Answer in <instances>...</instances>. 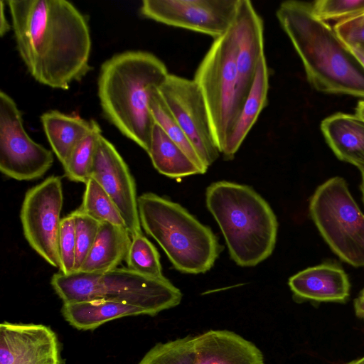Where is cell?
<instances>
[{
	"label": "cell",
	"mask_w": 364,
	"mask_h": 364,
	"mask_svg": "<svg viewBox=\"0 0 364 364\" xmlns=\"http://www.w3.org/2000/svg\"><path fill=\"white\" fill-rule=\"evenodd\" d=\"M18 53L38 82L67 90L92 70L90 27L66 0H9Z\"/></svg>",
	"instance_id": "6da1fadb"
},
{
	"label": "cell",
	"mask_w": 364,
	"mask_h": 364,
	"mask_svg": "<svg viewBox=\"0 0 364 364\" xmlns=\"http://www.w3.org/2000/svg\"><path fill=\"white\" fill-rule=\"evenodd\" d=\"M276 16L316 91L364 99V68L334 28L316 17L311 2L283 1Z\"/></svg>",
	"instance_id": "7a4b0ae2"
},
{
	"label": "cell",
	"mask_w": 364,
	"mask_h": 364,
	"mask_svg": "<svg viewBox=\"0 0 364 364\" xmlns=\"http://www.w3.org/2000/svg\"><path fill=\"white\" fill-rule=\"evenodd\" d=\"M168 74L161 59L142 50L115 54L100 68L97 94L103 115L146 153L154 124L151 95Z\"/></svg>",
	"instance_id": "3957f363"
},
{
	"label": "cell",
	"mask_w": 364,
	"mask_h": 364,
	"mask_svg": "<svg viewBox=\"0 0 364 364\" xmlns=\"http://www.w3.org/2000/svg\"><path fill=\"white\" fill-rule=\"evenodd\" d=\"M205 203L237 265L256 266L272 254L277 219L269 203L254 189L234 182L216 181L206 189Z\"/></svg>",
	"instance_id": "277c9868"
},
{
	"label": "cell",
	"mask_w": 364,
	"mask_h": 364,
	"mask_svg": "<svg viewBox=\"0 0 364 364\" xmlns=\"http://www.w3.org/2000/svg\"><path fill=\"white\" fill-rule=\"evenodd\" d=\"M141 228L163 249L173 267L200 274L214 265L223 246L211 229L185 208L154 193L138 197Z\"/></svg>",
	"instance_id": "5b68a950"
},
{
	"label": "cell",
	"mask_w": 364,
	"mask_h": 364,
	"mask_svg": "<svg viewBox=\"0 0 364 364\" xmlns=\"http://www.w3.org/2000/svg\"><path fill=\"white\" fill-rule=\"evenodd\" d=\"M50 284L63 303L107 300L142 309L155 316L180 304L183 294L167 278L151 277L128 267L103 272L55 273Z\"/></svg>",
	"instance_id": "8992f818"
},
{
	"label": "cell",
	"mask_w": 364,
	"mask_h": 364,
	"mask_svg": "<svg viewBox=\"0 0 364 364\" xmlns=\"http://www.w3.org/2000/svg\"><path fill=\"white\" fill-rule=\"evenodd\" d=\"M309 210L331 250L348 264L364 267V214L345 179L334 176L318 186Z\"/></svg>",
	"instance_id": "52a82bcc"
},
{
	"label": "cell",
	"mask_w": 364,
	"mask_h": 364,
	"mask_svg": "<svg viewBox=\"0 0 364 364\" xmlns=\"http://www.w3.org/2000/svg\"><path fill=\"white\" fill-rule=\"evenodd\" d=\"M237 43L234 26L214 39L193 80L204 98L220 153L234 125Z\"/></svg>",
	"instance_id": "ba28073f"
},
{
	"label": "cell",
	"mask_w": 364,
	"mask_h": 364,
	"mask_svg": "<svg viewBox=\"0 0 364 364\" xmlns=\"http://www.w3.org/2000/svg\"><path fill=\"white\" fill-rule=\"evenodd\" d=\"M63 205L61 178L50 176L26 191L20 210L26 241L46 262L59 269L58 240Z\"/></svg>",
	"instance_id": "9c48e42d"
},
{
	"label": "cell",
	"mask_w": 364,
	"mask_h": 364,
	"mask_svg": "<svg viewBox=\"0 0 364 364\" xmlns=\"http://www.w3.org/2000/svg\"><path fill=\"white\" fill-rule=\"evenodd\" d=\"M53 152L26 132L22 114L14 99L0 92V171L17 181L41 178L52 166Z\"/></svg>",
	"instance_id": "30bf717a"
},
{
	"label": "cell",
	"mask_w": 364,
	"mask_h": 364,
	"mask_svg": "<svg viewBox=\"0 0 364 364\" xmlns=\"http://www.w3.org/2000/svg\"><path fill=\"white\" fill-rule=\"evenodd\" d=\"M159 91L204 166L219 157L209 113L195 80L168 74Z\"/></svg>",
	"instance_id": "8fae6325"
},
{
	"label": "cell",
	"mask_w": 364,
	"mask_h": 364,
	"mask_svg": "<svg viewBox=\"0 0 364 364\" xmlns=\"http://www.w3.org/2000/svg\"><path fill=\"white\" fill-rule=\"evenodd\" d=\"M240 0H144V18L216 39L232 26Z\"/></svg>",
	"instance_id": "7c38bea8"
},
{
	"label": "cell",
	"mask_w": 364,
	"mask_h": 364,
	"mask_svg": "<svg viewBox=\"0 0 364 364\" xmlns=\"http://www.w3.org/2000/svg\"><path fill=\"white\" fill-rule=\"evenodd\" d=\"M90 177L112 199L131 236L142 233L134 178L115 146L102 135L98 141Z\"/></svg>",
	"instance_id": "4fadbf2b"
},
{
	"label": "cell",
	"mask_w": 364,
	"mask_h": 364,
	"mask_svg": "<svg viewBox=\"0 0 364 364\" xmlns=\"http://www.w3.org/2000/svg\"><path fill=\"white\" fill-rule=\"evenodd\" d=\"M0 364H62L57 335L43 324L1 323Z\"/></svg>",
	"instance_id": "5bb4252c"
},
{
	"label": "cell",
	"mask_w": 364,
	"mask_h": 364,
	"mask_svg": "<svg viewBox=\"0 0 364 364\" xmlns=\"http://www.w3.org/2000/svg\"><path fill=\"white\" fill-rule=\"evenodd\" d=\"M233 26L237 43L235 124L252 88L259 59L264 55V23L250 0H240Z\"/></svg>",
	"instance_id": "9a60e30c"
},
{
	"label": "cell",
	"mask_w": 364,
	"mask_h": 364,
	"mask_svg": "<svg viewBox=\"0 0 364 364\" xmlns=\"http://www.w3.org/2000/svg\"><path fill=\"white\" fill-rule=\"evenodd\" d=\"M191 364H264L261 350L252 342L228 330H210L193 336Z\"/></svg>",
	"instance_id": "2e32d148"
},
{
	"label": "cell",
	"mask_w": 364,
	"mask_h": 364,
	"mask_svg": "<svg viewBox=\"0 0 364 364\" xmlns=\"http://www.w3.org/2000/svg\"><path fill=\"white\" fill-rule=\"evenodd\" d=\"M294 297L318 302H345L350 296V284L344 269L338 264L323 262L308 267L289 279Z\"/></svg>",
	"instance_id": "e0dca14e"
},
{
	"label": "cell",
	"mask_w": 364,
	"mask_h": 364,
	"mask_svg": "<svg viewBox=\"0 0 364 364\" xmlns=\"http://www.w3.org/2000/svg\"><path fill=\"white\" fill-rule=\"evenodd\" d=\"M321 130L339 160L364 168V121L360 117L337 112L322 120Z\"/></svg>",
	"instance_id": "ac0fdd59"
},
{
	"label": "cell",
	"mask_w": 364,
	"mask_h": 364,
	"mask_svg": "<svg viewBox=\"0 0 364 364\" xmlns=\"http://www.w3.org/2000/svg\"><path fill=\"white\" fill-rule=\"evenodd\" d=\"M269 70L265 55L259 59L254 82L221 154L232 160L267 103Z\"/></svg>",
	"instance_id": "d6986e66"
},
{
	"label": "cell",
	"mask_w": 364,
	"mask_h": 364,
	"mask_svg": "<svg viewBox=\"0 0 364 364\" xmlns=\"http://www.w3.org/2000/svg\"><path fill=\"white\" fill-rule=\"evenodd\" d=\"M131 242V234L125 227L102 223L79 271L103 273L117 268L125 260Z\"/></svg>",
	"instance_id": "ffe728a7"
},
{
	"label": "cell",
	"mask_w": 364,
	"mask_h": 364,
	"mask_svg": "<svg viewBox=\"0 0 364 364\" xmlns=\"http://www.w3.org/2000/svg\"><path fill=\"white\" fill-rule=\"evenodd\" d=\"M61 312L65 319L78 330H94L112 320L129 316L146 315L141 308L107 300L63 303Z\"/></svg>",
	"instance_id": "44dd1931"
},
{
	"label": "cell",
	"mask_w": 364,
	"mask_h": 364,
	"mask_svg": "<svg viewBox=\"0 0 364 364\" xmlns=\"http://www.w3.org/2000/svg\"><path fill=\"white\" fill-rule=\"evenodd\" d=\"M41 122L52 151L63 166L92 124V119L86 120L77 114H68L55 109L44 112L41 116Z\"/></svg>",
	"instance_id": "7402d4cb"
},
{
	"label": "cell",
	"mask_w": 364,
	"mask_h": 364,
	"mask_svg": "<svg viewBox=\"0 0 364 364\" xmlns=\"http://www.w3.org/2000/svg\"><path fill=\"white\" fill-rule=\"evenodd\" d=\"M147 154L154 167L166 176L178 178L203 174L183 150L155 122Z\"/></svg>",
	"instance_id": "603a6c76"
},
{
	"label": "cell",
	"mask_w": 364,
	"mask_h": 364,
	"mask_svg": "<svg viewBox=\"0 0 364 364\" xmlns=\"http://www.w3.org/2000/svg\"><path fill=\"white\" fill-rule=\"evenodd\" d=\"M102 135L99 124L92 119L90 130L75 146L63 166L67 178L84 183L87 181L91 176L98 141Z\"/></svg>",
	"instance_id": "cb8c5ba5"
},
{
	"label": "cell",
	"mask_w": 364,
	"mask_h": 364,
	"mask_svg": "<svg viewBox=\"0 0 364 364\" xmlns=\"http://www.w3.org/2000/svg\"><path fill=\"white\" fill-rule=\"evenodd\" d=\"M149 107L154 122L183 150L200 168L202 173H205L208 168L204 166L190 141L168 108L159 91V88H155L152 91Z\"/></svg>",
	"instance_id": "d4e9b609"
},
{
	"label": "cell",
	"mask_w": 364,
	"mask_h": 364,
	"mask_svg": "<svg viewBox=\"0 0 364 364\" xmlns=\"http://www.w3.org/2000/svg\"><path fill=\"white\" fill-rule=\"evenodd\" d=\"M85 184L82 203L78 208L100 223L126 228L117 205L102 186L92 177Z\"/></svg>",
	"instance_id": "484cf974"
},
{
	"label": "cell",
	"mask_w": 364,
	"mask_h": 364,
	"mask_svg": "<svg viewBox=\"0 0 364 364\" xmlns=\"http://www.w3.org/2000/svg\"><path fill=\"white\" fill-rule=\"evenodd\" d=\"M125 261L127 267L154 278H164L159 254L154 245L142 233L132 236Z\"/></svg>",
	"instance_id": "4316f807"
},
{
	"label": "cell",
	"mask_w": 364,
	"mask_h": 364,
	"mask_svg": "<svg viewBox=\"0 0 364 364\" xmlns=\"http://www.w3.org/2000/svg\"><path fill=\"white\" fill-rule=\"evenodd\" d=\"M193 355V336H187L156 344L139 364H191Z\"/></svg>",
	"instance_id": "83f0119b"
},
{
	"label": "cell",
	"mask_w": 364,
	"mask_h": 364,
	"mask_svg": "<svg viewBox=\"0 0 364 364\" xmlns=\"http://www.w3.org/2000/svg\"><path fill=\"white\" fill-rule=\"evenodd\" d=\"M75 219L76 256L75 271H79L97 235L102 223L79 208L70 213Z\"/></svg>",
	"instance_id": "f1b7e54d"
},
{
	"label": "cell",
	"mask_w": 364,
	"mask_h": 364,
	"mask_svg": "<svg viewBox=\"0 0 364 364\" xmlns=\"http://www.w3.org/2000/svg\"><path fill=\"white\" fill-rule=\"evenodd\" d=\"M311 6L316 17L336 23L364 13V0H318L311 2Z\"/></svg>",
	"instance_id": "f546056e"
},
{
	"label": "cell",
	"mask_w": 364,
	"mask_h": 364,
	"mask_svg": "<svg viewBox=\"0 0 364 364\" xmlns=\"http://www.w3.org/2000/svg\"><path fill=\"white\" fill-rule=\"evenodd\" d=\"M58 247L60 259L59 272L69 274L75 271L76 256L75 219L71 213L61 219Z\"/></svg>",
	"instance_id": "4dcf8cb0"
},
{
	"label": "cell",
	"mask_w": 364,
	"mask_h": 364,
	"mask_svg": "<svg viewBox=\"0 0 364 364\" xmlns=\"http://www.w3.org/2000/svg\"><path fill=\"white\" fill-rule=\"evenodd\" d=\"M333 28L346 45H364V13Z\"/></svg>",
	"instance_id": "1f68e13d"
},
{
	"label": "cell",
	"mask_w": 364,
	"mask_h": 364,
	"mask_svg": "<svg viewBox=\"0 0 364 364\" xmlns=\"http://www.w3.org/2000/svg\"><path fill=\"white\" fill-rule=\"evenodd\" d=\"M4 1H0V36H4L8 33L11 28H12L11 24L9 23L6 18L4 11Z\"/></svg>",
	"instance_id": "d6a6232c"
},
{
	"label": "cell",
	"mask_w": 364,
	"mask_h": 364,
	"mask_svg": "<svg viewBox=\"0 0 364 364\" xmlns=\"http://www.w3.org/2000/svg\"><path fill=\"white\" fill-rule=\"evenodd\" d=\"M364 68V45H346Z\"/></svg>",
	"instance_id": "836d02e7"
},
{
	"label": "cell",
	"mask_w": 364,
	"mask_h": 364,
	"mask_svg": "<svg viewBox=\"0 0 364 364\" xmlns=\"http://www.w3.org/2000/svg\"><path fill=\"white\" fill-rule=\"evenodd\" d=\"M354 309L356 316L364 318V302L354 301Z\"/></svg>",
	"instance_id": "e575fe53"
},
{
	"label": "cell",
	"mask_w": 364,
	"mask_h": 364,
	"mask_svg": "<svg viewBox=\"0 0 364 364\" xmlns=\"http://www.w3.org/2000/svg\"><path fill=\"white\" fill-rule=\"evenodd\" d=\"M355 114L364 121V99L358 101L355 107Z\"/></svg>",
	"instance_id": "d590c367"
},
{
	"label": "cell",
	"mask_w": 364,
	"mask_h": 364,
	"mask_svg": "<svg viewBox=\"0 0 364 364\" xmlns=\"http://www.w3.org/2000/svg\"><path fill=\"white\" fill-rule=\"evenodd\" d=\"M355 301L364 302V288L360 291L359 296L355 299Z\"/></svg>",
	"instance_id": "8d00e7d4"
},
{
	"label": "cell",
	"mask_w": 364,
	"mask_h": 364,
	"mask_svg": "<svg viewBox=\"0 0 364 364\" xmlns=\"http://www.w3.org/2000/svg\"><path fill=\"white\" fill-rule=\"evenodd\" d=\"M347 364H364V357L353 360Z\"/></svg>",
	"instance_id": "74e56055"
}]
</instances>
